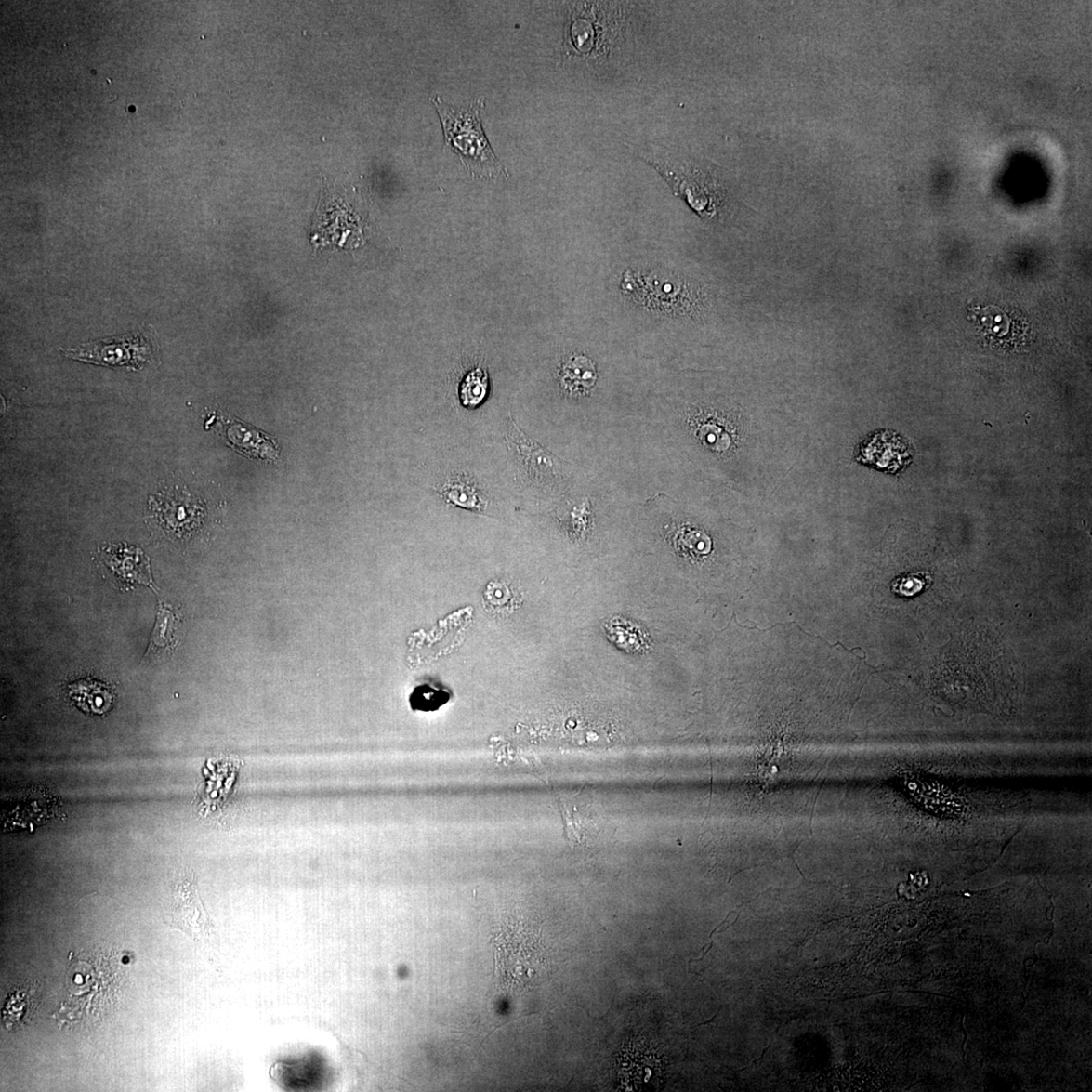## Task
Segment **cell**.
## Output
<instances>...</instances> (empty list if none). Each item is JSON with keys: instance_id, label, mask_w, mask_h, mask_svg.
I'll list each match as a JSON object with an SVG mask.
<instances>
[{"instance_id": "6da1fadb", "label": "cell", "mask_w": 1092, "mask_h": 1092, "mask_svg": "<svg viewBox=\"0 0 1092 1092\" xmlns=\"http://www.w3.org/2000/svg\"><path fill=\"white\" fill-rule=\"evenodd\" d=\"M439 113L445 147H450L470 175L480 178H500L505 170L490 145L481 125L484 99H475L465 107L450 105L441 97L429 99Z\"/></svg>"}, {"instance_id": "7a4b0ae2", "label": "cell", "mask_w": 1092, "mask_h": 1092, "mask_svg": "<svg viewBox=\"0 0 1092 1092\" xmlns=\"http://www.w3.org/2000/svg\"><path fill=\"white\" fill-rule=\"evenodd\" d=\"M67 358L103 366L141 371L157 359V344L151 330L131 333L62 350Z\"/></svg>"}, {"instance_id": "3957f363", "label": "cell", "mask_w": 1092, "mask_h": 1092, "mask_svg": "<svg viewBox=\"0 0 1092 1092\" xmlns=\"http://www.w3.org/2000/svg\"><path fill=\"white\" fill-rule=\"evenodd\" d=\"M505 441L520 475L527 484L549 491L559 490L565 484L569 477V464L533 441L511 416Z\"/></svg>"}, {"instance_id": "277c9868", "label": "cell", "mask_w": 1092, "mask_h": 1092, "mask_svg": "<svg viewBox=\"0 0 1092 1092\" xmlns=\"http://www.w3.org/2000/svg\"><path fill=\"white\" fill-rule=\"evenodd\" d=\"M69 695L87 714L103 715L112 704V690L98 681L84 680L69 686Z\"/></svg>"}, {"instance_id": "5b68a950", "label": "cell", "mask_w": 1092, "mask_h": 1092, "mask_svg": "<svg viewBox=\"0 0 1092 1092\" xmlns=\"http://www.w3.org/2000/svg\"><path fill=\"white\" fill-rule=\"evenodd\" d=\"M174 493H169L165 499L160 500L159 507L166 515L165 520L167 521L172 516H176L174 520L169 521V523H174V526H179L178 524L185 526V524L197 521L198 517L204 512L201 500L193 497L187 491Z\"/></svg>"}, {"instance_id": "8992f818", "label": "cell", "mask_w": 1092, "mask_h": 1092, "mask_svg": "<svg viewBox=\"0 0 1092 1092\" xmlns=\"http://www.w3.org/2000/svg\"><path fill=\"white\" fill-rule=\"evenodd\" d=\"M109 565L125 581L146 585L148 587L153 588L149 561L141 551L123 550L120 554L112 557Z\"/></svg>"}, {"instance_id": "52a82bcc", "label": "cell", "mask_w": 1092, "mask_h": 1092, "mask_svg": "<svg viewBox=\"0 0 1092 1092\" xmlns=\"http://www.w3.org/2000/svg\"><path fill=\"white\" fill-rule=\"evenodd\" d=\"M439 492L445 502L456 507L471 511H480L486 507V500L480 491L467 479L448 480Z\"/></svg>"}, {"instance_id": "ba28073f", "label": "cell", "mask_w": 1092, "mask_h": 1092, "mask_svg": "<svg viewBox=\"0 0 1092 1092\" xmlns=\"http://www.w3.org/2000/svg\"><path fill=\"white\" fill-rule=\"evenodd\" d=\"M597 379L595 365L585 355L572 356L562 366L561 381L570 390L590 388Z\"/></svg>"}, {"instance_id": "9c48e42d", "label": "cell", "mask_w": 1092, "mask_h": 1092, "mask_svg": "<svg viewBox=\"0 0 1092 1092\" xmlns=\"http://www.w3.org/2000/svg\"><path fill=\"white\" fill-rule=\"evenodd\" d=\"M175 625V614L170 612L169 608L160 604L157 609L156 625L151 638V643H149L146 657L149 654L159 652L161 650H166L172 646V642H174Z\"/></svg>"}, {"instance_id": "30bf717a", "label": "cell", "mask_w": 1092, "mask_h": 1092, "mask_svg": "<svg viewBox=\"0 0 1092 1092\" xmlns=\"http://www.w3.org/2000/svg\"><path fill=\"white\" fill-rule=\"evenodd\" d=\"M452 695L442 688L423 684L413 690L409 697L413 711L434 712L450 703Z\"/></svg>"}, {"instance_id": "8fae6325", "label": "cell", "mask_w": 1092, "mask_h": 1092, "mask_svg": "<svg viewBox=\"0 0 1092 1092\" xmlns=\"http://www.w3.org/2000/svg\"><path fill=\"white\" fill-rule=\"evenodd\" d=\"M489 388L487 374L477 369L468 373L461 387V399L467 407L474 408L485 400Z\"/></svg>"}, {"instance_id": "7c38bea8", "label": "cell", "mask_w": 1092, "mask_h": 1092, "mask_svg": "<svg viewBox=\"0 0 1092 1092\" xmlns=\"http://www.w3.org/2000/svg\"><path fill=\"white\" fill-rule=\"evenodd\" d=\"M486 597L488 603L495 608L498 606L508 608L514 600L511 589L507 585L502 583H491L488 585Z\"/></svg>"}, {"instance_id": "4fadbf2b", "label": "cell", "mask_w": 1092, "mask_h": 1092, "mask_svg": "<svg viewBox=\"0 0 1092 1092\" xmlns=\"http://www.w3.org/2000/svg\"><path fill=\"white\" fill-rule=\"evenodd\" d=\"M925 581L921 576H906L899 579L893 584V590L901 596H913L924 588Z\"/></svg>"}]
</instances>
